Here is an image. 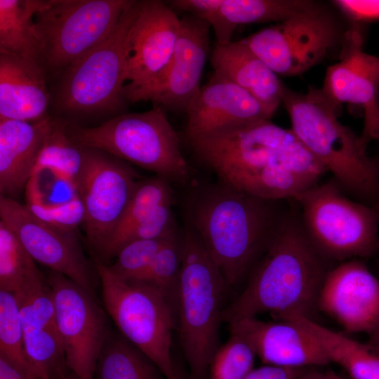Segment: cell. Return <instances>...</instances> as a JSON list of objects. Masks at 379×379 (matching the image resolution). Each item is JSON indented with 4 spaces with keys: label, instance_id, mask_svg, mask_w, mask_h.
<instances>
[{
    "label": "cell",
    "instance_id": "4",
    "mask_svg": "<svg viewBox=\"0 0 379 379\" xmlns=\"http://www.w3.org/2000/svg\"><path fill=\"white\" fill-rule=\"evenodd\" d=\"M281 103L295 137L350 197L379 204V157L370 156L360 135L343 124L321 88L305 93L284 86Z\"/></svg>",
    "mask_w": 379,
    "mask_h": 379
},
{
    "label": "cell",
    "instance_id": "3",
    "mask_svg": "<svg viewBox=\"0 0 379 379\" xmlns=\"http://www.w3.org/2000/svg\"><path fill=\"white\" fill-rule=\"evenodd\" d=\"M288 207L289 200L262 199L219 182L192 198L189 222L227 285H234L264 254Z\"/></svg>",
    "mask_w": 379,
    "mask_h": 379
},
{
    "label": "cell",
    "instance_id": "31",
    "mask_svg": "<svg viewBox=\"0 0 379 379\" xmlns=\"http://www.w3.org/2000/svg\"><path fill=\"white\" fill-rule=\"evenodd\" d=\"M0 356L32 372L25 355L23 328L18 300L13 293L4 290H0Z\"/></svg>",
    "mask_w": 379,
    "mask_h": 379
},
{
    "label": "cell",
    "instance_id": "7",
    "mask_svg": "<svg viewBox=\"0 0 379 379\" xmlns=\"http://www.w3.org/2000/svg\"><path fill=\"white\" fill-rule=\"evenodd\" d=\"M302 225L318 251L331 262L379 255V208L348 196L332 178L294 199Z\"/></svg>",
    "mask_w": 379,
    "mask_h": 379
},
{
    "label": "cell",
    "instance_id": "12",
    "mask_svg": "<svg viewBox=\"0 0 379 379\" xmlns=\"http://www.w3.org/2000/svg\"><path fill=\"white\" fill-rule=\"evenodd\" d=\"M139 181L129 164L84 147L79 181L85 211L82 226L87 241L98 255L117 229Z\"/></svg>",
    "mask_w": 379,
    "mask_h": 379
},
{
    "label": "cell",
    "instance_id": "17",
    "mask_svg": "<svg viewBox=\"0 0 379 379\" xmlns=\"http://www.w3.org/2000/svg\"><path fill=\"white\" fill-rule=\"evenodd\" d=\"M317 308L346 333L371 335L379 326V279L364 260L339 262L324 279Z\"/></svg>",
    "mask_w": 379,
    "mask_h": 379
},
{
    "label": "cell",
    "instance_id": "22",
    "mask_svg": "<svg viewBox=\"0 0 379 379\" xmlns=\"http://www.w3.org/2000/svg\"><path fill=\"white\" fill-rule=\"evenodd\" d=\"M44 72L36 61L0 53V119L35 122L48 117Z\"/></svg>",
    "mask_w": 379,
    "mask_h": 379
},
{
    "label": "cell",
    "instance_id": "40",
    "mask_svg": "<svg viewBox=\"0 0 379 379\" xmlns=\"http://www.w3.org/2000/svg\"><path fill=\"white\" fill-rule=\"evenodd\" d=\"M0 379H40L32 372L25 370L0 356Z\"/></svg>",
    "mask_w": 379,
    "mask_h": 379
},
{
    "label": "cell",
    "instance_id": "32",
    "mask_svg": "<svg viewBox=\"0 0 379 379\" xmlns=\"http://www.w3.org/2000/svg\"><path fill=\"white\" fill-rule=\"evenodd\" d=\"M182 263V239L172 234L158 251L146 271L136 280L153 286L171 300L175 297Z\"/></svg>",
    "mask_w": 379,
    "mask_h": 379
},
{
    "label": "cell",
    "instance_id": "26",
    "mask_svg": "<svg viewBox=\"0 0 379 379\" xmlns=\"http://www.w3.org/2000/svg\"><path fill=\"white\" fill-rule=\"evenodd\" d=\"M44 0H0V53L40 63L41 47L34 23Z\"/></svg>",
    "mask_w": 379,
    "mask_h": 379
},
{
    "label": "cell",
    "instance_id": "24",
    "mask_svg": "<svg viewBox=\"0 0 379 379\" xmlns=\"http://www.w3.org/2000/svg\"><path fill=\"white\" fill-rule=\"evenodd\" d=\"M306 0H223L219 8L203 20L213 29L216 42L224 44L232 41L239 25L284 21L319 8Z\"/></svg>",
    "mask_w": 379,
    "mask_h": 379
},
{
    "label": "cell",
    "instance_id": "18",
    "mask_svg": "<svg viewBox=\"0 0 379 379\" xmlns=\"http://www.w3.org/2000/svg\"><path fill=\"white\" fill-rule=\"evenodd\" d=\"M180 27L181 19L167 3L139 2L128 33L124 89L146 86L161 77L171 60Z\"/></svg>",
    "mask_w": 379,
    "mask_h": 379
},
{
    "label": "cell",
    "instance_id": "10",
    "mask_svg": "<svg viewBox=\"0 0 379 379\" xmlns=\"http://www.w3.org/2000/svg\"><path fill=\"white\" fill-rule=\"evenodd\" d=\"M133 1L46 0L34 16L45 70H66L101 43Z\"/></svg>",
    "mask_w": 379,
    "mask_h": 379
},
{
    "label": "cell",
    "instance_id": "23",
    "mask_svg": "<svg viewBox=\"0 0 379 379\" xmlns=\"http://www.w3.org/2000/svg\"><path fill=\"white\" fill-rule=\"evenodd\" d=\"M210 59L213 73L230 79L275 113L281 103L284 85L241 40L215 43Z\"/></svg>",
    "mask_w": 379,
    "mask_h": 379
},
{
    "label": "cell",
    "instance_id": "27",
    "mask_svg": "<svg viewBox=\"0 0 379 379\" xmlns=\"http://www.w3.org/2000/svg\"><path fill=\"white\" fill-rule=\"evenodd\" d=\"M164 378L144 353L119 333L109 331L97 360L94 379Z\"/></svg>",
    "mask_w": 379,
    "mask_h": 379
},
{
    "label": "cell",
    "instance_id": "6",
    "mask_svg": "<svg viewBox=\"0 0 379 379\" xmlns=\"http://www.w3.org/2000/svg\"><path fill=\"white\" fill-rule=\"evenodd\" d=\"M65 129L77 144L102 150L171 182L190 180L191 168L182 153L178 135L160 106L122 114L95 127L65 121Z\"/></svg>",
    "mask_w": 379,
    "mask_h": 379
},
{
    "label": "cell",
    "instance_id": "2",
    "mask_svg": "<svg viewBox=\"0 0 379 379\" xmlns=\"http://www.w3.org/2000/svg\"><path fill=\"white\" fill-rule=\"evenodd\" d=\"M335 265L312 244L298 206L290 199L288 211L246 288L223 308L222 321L230 324L262 313L275 320L289 315L312 319L324 279Z\"/></svg>",
    "mask_w": 379,
    "mask_h": 379
},
{
    "label": "cell",
    "instance_id": "11",
    "mask_svg": "<svg viewBox=\"0 0 379 379\" xmlns=\"http://www.w3.org/2000/svg\"><path fill=\"white\" fill-rule=\"evenodd\" d=\"M338 28L319 7L262 29L241 41L276 74H300L319 62L338 40Z\"/></svg>",
    "mask_w": 379,
    "mask_h": 379
},
{
    "label": "cell",
    "instance_id": "14",
    "mask_svg": "<svg viewBox=\"0 0 379 379\" xmlns=\"http://www.w3.org/2000/svg\"><path fill=\"white\" fill-rule=\"evenodd\" d=\"M210 25L194 15L181 19L180 34L165 72L153 82L124 89L126 101L151 100L158 106L185 109L195 98L206 60L211 55Z\"/></svg>",
    "mask_w": 379,
    "mask_h": 379
},
{
    "label": "cell",
    "instance_id": "44",
    "mask_svg": "<svg viewBox=\"0 0 379 379\" xmlns=\"http://www.w3.org/2000/svg\"><path fill=\"white\" fill-rule=\"evenodd\" d=\"M377 206H378V208H379V204H378V205H377Z\"/></svg>",
    "mask_w": 379,
    "mask_h": 379
},
{
    "label": "cell",
    "instance_id": "28",
    "mask_svg": "<svg viewBox=\"0 0 379 379\" xmlns=\"http://www.w3.org/2000/svg\"><path fill=\"white\" fill-rule=\"evenodd\" d=\"M171 183L158 175L139 181L117 229L99 255V262L113 260L127 234L160 204L173 200Z\"/></svg>",
    "mask_w": 379,
    "mask_h": 379
},
{
    "label": "cell",
    "instance_id": "19",
    "mask_svg": "<svg viewBox=\"0 0 379 379\" xmlns=\"http://www.w3.org/2000/svg\"><path fill=\"white\" fill-rule=\"evenodd\" d=\"M185 112L187 138L270 120L274 115L248 92L215 73Z\"/></svg>",
    "mask_w": 379,
    "mask_h": 379
},
{
    "label": "cell",
    "instance_id": "25",
    "mask_svg": "<svg viewBox=\"0 0 379 379\" xmlns=\"http://www.w3.org/2000/svg\"><path fill=\"white\" fill-rule=\"evenodd\" d=\"M282 319L292 321L309 333L331 363L341 366L352 379H379V350L369 343H361L304 316L290 315Z\"/></svg>",
    "mask_w": 379,
    "mask_h": 379
},
{
    "label": "cell",
    "instance_id": "1",
    "mask_svg": "<svg viewBox=\"0 0 379 379\" xmlns=\"http://www.w3.org/2000/svg\"><path fill=\"white\" fill-rule=\"evenodd\" d=\"M188 140L220 182L262 199H294L320 182L327 172L291 129L271 120Z\"/></svg>",
    "mask_w": 379,
    "mask_h": 379
},
{
    "label": "cell",
    "instance_id": "33",
    "mask_svg": "<svg viewBox=\"0 0 379 379\" xmlns=\"http://www.w3.org/2000/svg\"><path fill=\"white\" fill-rule=\"evenodd\" d=\"M171 234L157 239L129 241L120 248L113 259L114 261L105 265L117 277L135 281L146 271Z\"/></svg>",
    "mask_w": 379,
    "mask_h": 379
},
{
    "label": "cell",
    "instance_id": "35",
    "mask_svg": "<svg viewBox=\"0 0 379 379\" xmlns=\"http://www.w3.org/2000/svg\"><path fill=\"white\" fill-rule=\"evenodd\" d=\"M25 206L34 215L62 231L77 232L84 222L85 211L80 195L58 204L45 202L29 193H25Z\"/></svg>",
    "mask_w": 379,
    "mask_h": 379
},
{
    "label": "cell",
    "instance_id": "39",
    "mask_svg": "<svg viewBox=\"0 0 379 379\" xmlns=\"http://www.w3.org/2000/svg\"><path fill=\"white\" fill-rule=\"evenodd\" d=\"M308 368L264 365L256 368H253L244 379H296Z\"/></svg>",
    "mask_w": 379,
    "mask_h": 379
},
{
    "label": "cell",
    "instance_id": "21",
    "mask_svg": "<svg viewBox=\"0 0 379 379\" xmlns=\"http://www.w3.org/2000/svg\"><path fill=\"white\" fill-rule=\"evenodd\" d=\"M53 119L35 122L0 119V196L15 199L25 192Z\"/></svg>",
    "mask_w": 379,
    "mask_h": 379
},
{
    "label": "cell",
    "instance_id": "16",
    "mask_svg": "<svg viewBox=\"0 0 379 379\" xmlns=\"http://www.w3.org/2000/svg\"><path fill=\"white\" fill-rule=\"evenodd\" d=\"M340 60L328 67L321 91L335 108L343 103L359 106L364 112L360 140L367 149L379 140V58L363 51L359 29L343 36Z\"/></svg>",
    "mask_w": 379,
    "mask_h": 379
},
{
    "label": "cell",
    "instance_id": "37",
    "mask_svg": "<svg viewBox=\"0 0 379 379\" xmlns=\"http://www.w3.org/2000/svg\"><path fill=\"white\" fill-rule=\"evenodd\" d=\"M333 3L352 22L364 23L379 20V0H335Z\"/></svg>",
    "mask_w": 379,
    "mask_h": 379
},
{
    "label": "cell",
    "instance_id": "38",
    "mask_svg": "<svg viewBox=\"0 0 379 379\" xmlns=\"http://www.w3.org/2000/svg\"><path fill=\"white\" fill-rule=\"evenodd\" d=\"M223 0H173L167 3L173 10L186 11L200 19L218 9Z\"/></svg>",
    "mask_w": 379,
    "mask_h": 379
},
{
    "label": "cell",
    "instance_id": "36",
    "mask_svg": "<svg viewBox=\"0 0 379 379\" xmlns=\"http://www.w3.org/2000/svg\"><path fill=\"white\" fill-rule=\"evenodd\" d=\"M175 231L172 200H170L160 204L146 218L137 225L127 234L123 246L134 240L165 237Z\"/></svg>",
    "mask_w": 379,
    "mask_h": 379
},
{
    "label": "cell",
    "instance_id": "29",
    "mask_svg": "<svg viewBox=\"0 0 379 379\" xmlns=\"http://www.w3.org/2000/svg\"><path fill=\"white\" fill-rule=\"evenodd\" d=\"M84 162V147L67 134L65 121L53 119V127L33 172L46 171L78 187ZM32 172V173H33Z\"/></svg>",
    "mask_w": 379,
    "mask_h": 379
},
{
    "label": "cell",
    "instance_id": "13",
    "mask_svg": "<svg viewBox=\"0 0 379 379\" xmlns=\"http://www.w3.org/2000/svg\"><path fill=\"white\" fill-rule=\"evenodd\" d=\"M56 327L67 367L79 379H94L98 358L109 333L94 295L65 275L50 270Z\"/></svg>",
    "mask_w": 379,
    "mask_h": 379
},
{
    "label": "cell",
    "instance_id": "30",
    "mask_svg": "<svg viewBox=\"0 0 379 379\" xmlns=\"http://www.w3.org/2000/svg\"><path fill=\"white\" fill-rule=\"evenodd\" d=\"M41 274L16 236L0 221V290L15 293Z\"/></svg>",
    "mask_w": 379,
    "mask_h": 379
},
{
    "label": "cell",
    "instance_id": "5",
    "mask_svg": "<svg viewBox=\"0 0 379 379\" xmlns=\"http://www.w3.org/2000/svg\"><path fill=\"white\" fill-rule=\"evenodd\" d=\"M225 286L218 267L188 221L175 298L179 333L193 379H202L218 349Z\"/></svg>",
    "mask_w": 379,
    "mask_h": 379
},
{
    "label": "cell",
    "instance_id": "34",
    "mask_svg": "<svg viewBox=\"0 0 379 379\" xmlns=\"http://www.w3.org/2000/svg\"><path fill=\"white\" fill-rule=\"evenodd\" d=\"M256 355L241 337L231 333L219 347L210 364V379H244L253 368Z\"/></svg>",
    "mask_w": 379,
    "mask_h": 379
},
{
    "label": "cell",
    "instance_id": "15",
    "mask_svg": "<svg viewBox=\"0 0 379 379\" xmlns=\"http://www.w3.org/2000/svg\"><path fill=\"white\" fill-rule=\"evenodd\" d=\"M0 220L34 259L94 295L92 270L77 232L58 229L34 215L16 199L0 196Z\"/></svg>",
    "mask_w": 379,
    "mask_h": 379
},
{
    "label": "cell",
    "instance_id": "20",
    "mask_svg": "<svg viewBox=\"0 0 379 379\" xmlns=\"http://www.w3.org/2000/svg\"><path fill=\"white\" fill-rule=\"evenodd\" d=\"M229 325L230 333L245 340L265 365L300 368L331 364L316 340L292 321L249 317Z\"/></svg>",
    "mask_w": 379,
    "mask_h": 379
},
{
    "label": "cell",
    "instance_id": "9",
    "mask_svg": "<svg viewBox=\"0 0 379 379\" xmlns=\"http://www.w3.org/2000/svg\"><path fill=\"white\" fill-rule=\"evenodd\" d=\"M139 2L133 1L112 32L65 70L57 95L62 111L92 114L124 106L128 33Z\"/></svg>",
    "mask_w": 379,
    "mask_h": 379
},
{
    "label": "cell",
    "instance_id": "43",
    "mask_svg": "<svg viewBox=\"0 0 379 379\" xmlns=\"http://www.w3.org/2000/svg\"><path fill=\"white\" fill-rule=\"evenodd\" d=\"M64 379H79L74 373H69Z\"/></svg>",
    "mask_w": 379,
    "mask_h": 379
},
{
    "label": "cell",
    "instance_id": "8",
    "mask_svg": "<svg viewBox=\"0 0 379 379\" xmlns=\"http://www.w3.org/2000/svg\"><path fill=\"white\" fill-rule=\"evenodd\" d=\"M95 269L105 310L119 333L150 359L166 379H180L171 356L170 298L148 284L117 277L99 261Z\"/></svg>",
    "mask_w": 379,
    "mask_h": 379
},
{
    "label": "cell",
    "instance_id": "42",
    "mask_svg": "<svg viewBox=\"0 0 379 379\" xmlns=\"http://www.w3.org/2000/svg\"><path fill=\"white\" fill-rule=\"evenodd\" d=\"M368 343L379 350V326L376 330L370 335V340Z\"/></svg>",
    "mask_w": 379,
    "mask_h": 379
},
{
    "label": "cell",
    "instance_id": "41",
    "mask_svg": "<svg viewBox=\"0 0 379 379\" xmlns=\"http://www.w3.org/2000/svg\"><path fill=\"white\" fill-rule=\"evenodd\" d=\"M296 379H343L333 371H321L316 367L309 368Z\"/></svg>",
    "mask_w": 379,
    "mask_h": 379
}]
</instances>
